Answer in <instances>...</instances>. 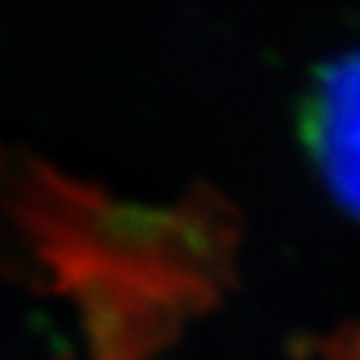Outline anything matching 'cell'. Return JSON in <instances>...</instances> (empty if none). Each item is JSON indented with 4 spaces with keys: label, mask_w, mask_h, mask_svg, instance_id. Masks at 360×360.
<instances>
[{
    "label": "cell",
    "mask_w": 360,
    "mask_h": 360,
    "mask_svg": "<svg viewBox=\"0 0 360 360\" xmlns=\"http://www.w3.org/2000/svg\"><path fill=\"white\" fill-rule=\"evenodd\" d=\"M309 142L335 199L360 216V54L338 60L318 77Z\"/></svg>",
    "instance_id": "2"
},
{
    "label": "cell",
    "mask_w": 360,
    "mask_h": 360,
    "mask_svg": "<svg viewBox=\"0 0 360 360\" xmlns=\"http://www.w3.org/2000/svg\"><path fill=\"white\" fill-rule=\"evenodd\" d=\"M4 193L51 292L74 304L105 354H139L176 338L230 276L236 224L216 199L136 207L32 159L6 167Z\"/></svg>",
    "instance_id": "1"
},
{
    "label": "cell",
    "mask_w": 360,
    "mask_h": 360,
    "mask_svg": "<svg viewBox=\"0 0 360 360\" xmlns=\"http://www.w3.org/2000/svg\"><path fill=\"white\" fill-rule=\"evenodd\" d=\"M329 352L332 354H360V326L346 332V335H340L338 340H332Z\"/></svg>",
    "instance_id": "3"
}]
</instances>
